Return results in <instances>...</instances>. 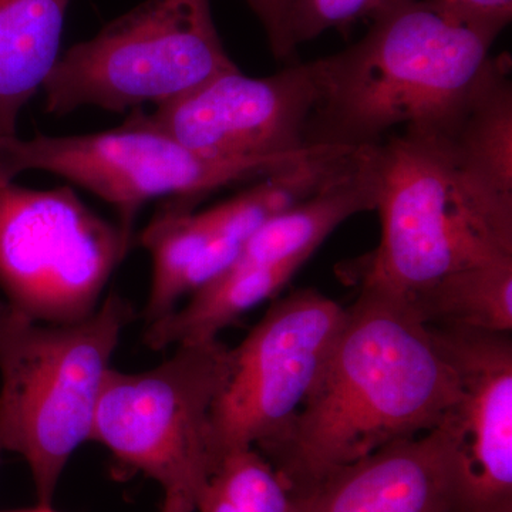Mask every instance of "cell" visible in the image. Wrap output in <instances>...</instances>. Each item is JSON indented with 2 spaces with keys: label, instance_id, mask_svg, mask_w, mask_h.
<instances>
[{
  "label": "cell",
  "instance_id": "22",
  "mask_svg": "<svg viewBox=\"0 0 512 512\" xmlns=\"http://www.w3.org/2000/svg\"><path fill=\"white\" fill-rule=\"evenodd\" d=\"M195 501L191 495L181 491H165L163 507L160 512H194Z\"/></svg>",
  "mask_w": 512,
  "mask_h": 512
},
{
  "label": "cell",
  "instance_id": "12",
  "mask_svg": "<svg viewBox=\"0 0 512 512\" xmlns=\"http://www.w3.org/2000/svg\"><path fill=\"white\" fill-rule=\"evenodd\" d=\"M456 446L446 427L400 441L340 468L289 512H450Z\"/></svg>",
  "mask_w": 512,
  "mask_h": 512
},
{
  "label": "cell",
  "instance_id": "16",
  "mask_svg": "<svg viewBox=\"0 0 512 512\" xmlns=\"http://www.w3.org/2000/svg\"><path fill=\"white\" fill-rule=\"evenodd\" d=\"M410 312L426 326L511 332L512 259L453 272L417 299Z\"/></svg>",
  "mask_w": 512,
  "mask_h": 512
},
{
  "label": "cell",
  "instance_id": "15",
  "mask_svg": "<svg viewBox=\"0 0 512 512\" xmlns=\"http://www.w3.org/2000/svg\"><path fill=\"white\" fill-rule=\"evenodd\" d=\"M305 265L232 264L211 282L191 293L184 308L148 323L144 343L153 350L218 339L222 329L245 312L278 295Z\"/></svg>",
  "mask_w": 512,
  "mask_h": 512
},
{
  "label": "cell",
  "instance_id": "8",
  "mask_svg": "<svg viewBox=\"0 0 512 512\" xmlns=\"http://www.w3.org/2000/svg\"><path fill=\"white\" fill-rule=\"evenodd\" d=\"M131 241L133 231L104 220L69 185H0V288L37 322L70 325L92 316Z\"/></svg>",
  "mask_w": 512,
  "mask_h": 512
},
{
  "label": "cell",
  "instance_id": "10",
  "mask_svg": "<svg viewBox=\"0 0 512 512\" xmlns=\"http://www.w3.org/2000/svg\"><path fill=\"white\" fill-rule=\"evenodd\" d=\"M319 99L316 60L251 77L221 74L200 89L157 107L150 120L178 143L217 160H255L301 153Z\"/></svg>",
  "mask_w": 512,
  "mask_h": 512
},
{
  "label": "cell",
  "instance_id": "2",
  "mask_svg": "<svg viewBox=\"0 0 512 512\" xmlns=\"http://www.w3.org/2000/svg\"><path fill=\"white\" fill-rule=\"evenodd\" d=\"M498 36L430 0H397L355 45L316 60L306 146H379L393 130L436 116L484 69Z\"/></svg>",
  "mask_w": 512,
  "mask_h": 512
},
{
  "label": "cell",
  "instance_id": "17",
  "mask_svg": "<svg viewBox=\"0 0 512 512\" xmlns=\"http://www.w3.org/2000/svg\"><path fill=\"white\" fill-rule=\"evenodd\" d=\"M190 202L165 205L147 225L140 244L153 261L146 319L148 323L170 315L185 293L192 266L210 244L214 232L207 212H192Z\"/></svg>",
  "mask_w": 512,
  "mask_h": 512
},
{
  "label": "cell",
  "instance_id": "11",
  "mask_svg": "<svg viewBox=\"0 0 512 512\" xmlns=\"http://www.w3.org/2000/svg\"><path fill=\"white\" fill-rule=\"evenodd\" d=\"M427 329L460 390L441 424L456 446L450 512H512L511 332Z\"/></svg>",
  "mask_w": 512,
  "mask_h": 512
},
{
  "label": "cell",
  "instance_id": "1",
  "mask_svg": "<svg viewBox=\"0 0 512 512\" xmlns=\"http://www.w3.org/2000/svg\"><path fill=\"white\" fill-rule=\"evenodd\" d=\"M457 376L402 303L360 289L318 383L284 433L256 447L291 495L340 468L439 429Z\"/></svg>",
  "mask_w": 512,
  "mask_h": 512
},
{
  "label": "cell",
  "instance_id": "4",
  "mask_svg": "<svg viewBox=\"0 0 512 512\" xmlns=\"http://www.w3.org/2000/svg\"><path fill=\"white\" fill-rule=\"evenodd\" d=\"M382 221L379 247L362 269V288L407 309L446 276L512 259V231L468 190L443 151L416 127L377 146Z\"/></svg>",
  "mask_w": 512,
  "mask_h": 512
},
{
  "label": "cell",
  "instance_id": "23",
  "mask_svg": "<svg viewBox=\"0 0 512 512\" xmlns=\"http://www.w3.org/2000/svg\"><path fill=\"white\" fill-rule=\"evenodd\" d=\"M0 512H57L53 510L50 505L39 504L35 508H28V510H16V511H0Z\"/></svg>",
  "mask_w": 512,
  "mask_h": 512
},
{
  "label": "cell",
  "instance_id": "5",
  "mask_svg": "<svg viewBox=\"0 0 512 512\" xmlns=\"http://www.w3.org/2000/svg\"><path fill=\"white\" fill-rule=\"evenodd\" d=\"M237 69L211 0H146L60 55L42 90L55 116L87 106L124 113L157 109Z\"/></svg>",
  "mask_w": 512,
  "mask_h": 512
},
{
  "label": "cell",
  "instance_id": "9",
  "mask_svg": "<svg viewBox=\"0 0 512 512\" xmlns=\"http://www.w3.org/2000/svg\"><path fill=\"white\" fill-rule=\"evenodd\" d=\"M346 316L348 308L318 289H298L272 303L231 349L227 382L210 416L212 473L229 454L284 433L318 383Z\"/></svg>",
  "mask_w": 512,
  "mask_h": 512
},
{
  "label": "cell",
  "instance_id": "14",
  "mask_svg": "<svg viewBox=\"0 0 512 512\" xmlns=\"http://www.w3.org/2000/svg\"><path fill=\"white\" fill-rule=\"evenodd\" d=\"M72 0H0V140L18 136L23 107L60 57Z\"/></svg>",
  "mask_w": 512,
  "mask_h": 512
},
{
  "label": "cell",
  "instance_id": "24",
  "mask_svg": "<svg viewBox=\"0 0 512 512\" xmlns=\"http://www.w3.org/2000/svg\"><path fill=\"white\" fill-rule=\"evenodd\" d=\"M5 446H3L2 436H0V458H2V454L5 453Z\"/></svg>",
  "mask_w": 512,
  "mask_h": 512
},
{
  "label": "cell",
  "instance_id": "7",
  "mask_svg": "<svg viewBox=\"0 0 512 512\" xmlns=\"http://www.w3.org/2000/svg\"><path fill=\"white\" fill-rule=\"evenodd\" d=\"M229 366L231 349L214 339L177 346L170 359L147 372L111 367L90 441L165 491L197 500L212 473L210 416Z\"/></svg>",
  "mask_w": 512,
  "mask_h": 512
},
{
  "label": "cell",
  "instance_id": "18",
  "mask_svg": "<svg viewBox=\"0 0 512 512\" xmlns=\"http://www.w3.org/2000/svg\"><path fill=\"white\" fill-rule=\"evenodd\" d=\"M200 512H289L291 495L256 448L235 451L218 464L195 500Z\"/></svg>",
  "mask_w": 512,
  "mask_h": 512
},
{
  "label": "cell",
  "instance_id": "13",
  "mask_svg": "<svg viewBox=\"0 0 512 512\" xmlns=\"http://www.w3.org/2000/svg\"><path fill=\"white\" fill-rule=\"evenodd\" d=\"M407 127L426 133L474 197L512 228L510 56H491L470 86L436 116Z\"/></svg>",
  "mask_w": 512,
  "mask_h": 512
},
{
  "label": "cell",
  "instance_id": "3",
  "mask_svg": "<svg viewBox=\"0 0 512 512\" xmlns=\"http://www.w3.org/2000/svg\"><path fill=\"white\" fill-rule=\"evenodd\" d=\"M133 318L116 293L70 325L37 322L0 302V436L28 463L39 504L52 503L74 451L92 439L111 357Z\"/></svg>",
  "mask_w": 512,
  "mask_h": 512
},
{
  "label": "cell",
  "instance_id": "6",
  "mask_svg": "<svg viewBox=\"0 0 512 512\" xmlns=\"http://www.w3.org/2000/svg\"><path fill=\"white\" fill-rule=\"evenodd\" d=\"M311 148L291 156L217 160L168 136L140 109L120 127L74 136H19L0 140V185L28 171H45L92 192L133 231L138 211L157 198L194 202L229 185L274 174Z\"/></svg>",
  "mask_w": 512,
  "mask_h": 512
},
{
  "label": "cell",
  "instance_id": "21",
  "mask_svg": "<svg viewBox=\"0 0 512 512\" xmlns=\"http://www.w3.org/2000/svg\"><path fill=\"white\" fill-rule=\"evenodd\" d=\"M264 26L269 47L278 60L292 62L295 47L288 35V13L291 0H245Z\"/></svg>",
  "mask_w": 512,
  "mask_h": 512
},
{
  "label": "cell",
  "instance_id": "20",
  "mask_svg": "<svg viewBox=\"0 0 512 512\" xmlns=\"http://www.w3.org/2000/svg\"><path fill=\"white\" fill-rule=\"evenodd\" d=\"M454 18L501 33L511 22L512 0H430Z\"/></svg>",
  "mask_w": 512,
  "mask_h": 512
},
{
  "label": "cell",
  "instance_id": "19",
  "mask_svg": "<svg viewBox=\"0 0 512 512\" xmlns=\"http://www.w3.org/2000/svg\"><path fill=\"white\" fill-rule=\"evenodd\" d=\"M394 2L397 0H291L289 40L296 49L326 30L348 28L357 20L373 19Z\"/></svg>",
  "mask_w": 512,
  "mask_h": 512
}]
</instances>
